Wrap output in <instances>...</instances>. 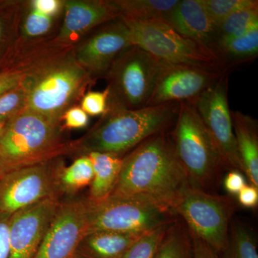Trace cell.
Segmentation results:
<instances>
[{
    "label": "cell",
    "instance_id": "6da1fadb",
    "mask_svg": "<svg viewBox=\"0 0 258 258\" xmlns=\"http://www.w3.org/2000/svg\"><path fill=\"white\" fill-rule=\"evenodd\" d=\"M187 184L171 132L166 131L144 141L123 158L111 195L131 197L171 209Z\"/></svg>",
    "mask_w": 258,
    "mask_h": 258
},
{
    "label": "cell",
    "instance_id": "7a4b0ae2",
    "mask_svg": "<svg viewBox=\"0 0 258 258\" xmlns=\"http://www.w3.org/2000/svg\"><path fill=\"white\" fill-rule=\"evenodd\" d=\"M180 103H170L135 110L107 111L83 137L72 141L73 154L109 153L122 157L152 136L175 123Z\"/></svg>",
    "mask_w": 258,
    "mask_h": 258
},
{
    "label": "cell",
    "instance_id": "3957f363",
    "mask_svg": "<svg viewBox=\"0 0 258 258\" xmlns=\"http://www.w3.org/2000/svg\"><path fill=\"white\" fill-rule=\"evenodd\" d=\"M74 48L47 59L23 76L25 109L62 122L64 112L78 106L95 80L76 60Z\"/></svg>",
    "mask_w": 258,
    "mask_h": 258
},
{
    "label": "cell",
    "instance_id": "277c9868",
    "mask_svg": "<svg viewBox=\"0 0 258 258\" xmlns=\"http://www.w3.org/2000/svg\"><path fill=\"white\" fill-rule=\"evenodd\" d=\"M62 122L23 109L0 136V176L9 171L73 154Z\"/></svg>",
    "mask_w": 258,
    "mask_h": 258
},
{
    "label": "cell",
    "instance_id": "5b68a950",
    "mask_svg": "<svg viewBox=\"0 0 258 258\" xmlns=\"http://www.w3.org/2000/svg\"><path fill=\"white\" fill-rule=\"evenodd\" d=\"M171 137L188 184L208 191L224 168L221 153L189 102L180 103Z\"/></svg>",
    "mask_w": 258,
    "mask_h": 258
},
{
    "label": "cell",
    "instance_id": "8992f818",
    "mask_svg": "<svg viewBox=\"0 0 258 258\" xmlns=\"http://www.w3.org/2000/svg\"><path fill=\"white\" fill-rule=\"evenodd\" d=\"M166 66L135 45L123 51L104 77L108 81L107 111L135 110L148 106L158 79Z\"/></svg>",
    "mask_w": 258,
    "mask_h": 258
},
{
    "label": "cell",
    "instance_id": "52a82bcc",
    "mask_svg": "<svg viewBox=\"0 0 258 258\" xmlns=\"http://www.w3.org/2000/svg\"><path fill=\"white\" fill-rule=\"evenodd\" d=\"M121 19L128 29L132 45L163 63L230 71L215 51L180 35L163 20Z\"/></svg>",
    "mask_w": 258,
    "mask_h": 258
},
{
    "label": "cell",
    "instance_id": "ba28073f",
    "mask_svg": "<svg viewBox=\"0 0 258 258\" xmlns=\"http://www.w3.org/2000/svg\"><path fill=\"white\" fill-rule=\"evenodd\" d=\"M171 210L184 220L190 234L208 244L217 254L221 253L228 240L234 211L231 200L187 184L178 194Z\"/></svg>",
    "mask_w": 258,
    "mask_h": 258
},
{
    "label": "cell",
    "instance_id": "9c48e42d",
    "mask_svg": "<svg viewBox=\"0 0 258 258\" xmlns=\"http://www.w3.org/2000/svg\"><path fill=\"white\" fill-rule=\"evenodd\" d=\"M175 217L171 208L163 205L131 197L110 195L98 203L89 201L88 232L143 233L176 221Z\"/></svg>",
    "mask_w": 258,
    "mask_h": 258
},
{
    "label": "cell",
    "instance_id": "30bf717a",
    "mask_svg": "<svg viewBox=\"0 0 258 258\" xmlns=\"http://www.w3.org/2000/svg\"><path fill=\"white\" fill-rule=\"evenodd\" d=\"M228 85L227 73L191 103L216 144L227 167L242 172L229 106Z\"/></svg>",
    "mask_w": 258,
    "mask_h": 258
},
{
    "label": "cell",
    "instance_id": "8fae6325",
    "mask_svg": "<svg viewBox=\"0 0 258 258\" xmlns=\"http://www.w3.org/2000/svg\"><path fill=\"white\" fill-rule=\"evenodd\" d=\"M57 159L15 169L0 176V212L11 215L45 199L60 198L55 185Z\"/></svg>",
    "mask_w": 258,
    "mask_h": 258
},
{
    "label": "cell",
    "instance_id": "7c38bea8",
    "mask_svg": "<svg viewBox=\"0 0 258 258\" xmlns=\"http://www.w3.org/2000/svg\"><path fill=\"white\" fill-rule=\"evenodd\" d=\"M132 45L128 28L118 18L90 32L73 52L76 60L95 80L104 78L115 59Z\"/></svg>",
    "mask_w": 258,
    "mask_h": 258
},
{
    "label": "cell",
    "instance_id": "4fadbf2b",
    "mask_svg": "<svg viewBox=\"0 0 258 258\" xmlns=\"http://www.w3.org/2000/svg\"><path fill=\"white\" fill-rule=\"evenodd\" d=\"M87 198L61 202L55 217L33 258H74L88 231Z\"/></svg>",
    "mask_w": 258,
    "mask_h": 258
},
{
    "label": "cell",
    "instance_id": "5bb4252c",
    "mask_svg": "<svg viewBox=\"0 0 258 258\" xmlns=\"http://www.w3.org/2000/svg\"><path fill=\"white\" fill-rule=\"evenodd\" d=\"M61 202L52 197L11 215L9 258H33Z\"/></svg>",
    "mask_w": 258,
    "mask_h": 258
},
{
    "label": "cell",
    "instance_id": "9a60e30c",
    "mask_svg": "<svg viewBox=\"0 0 258 258\" xmlns=\"http://www.w3.org/2000/svg\"><path fill=\"white\" fill-rule=\"evenodd\" d=\"M228 70L166 66L158 79L148 106L195 101Z\"/></svg>",
    "mask_w": 258,
    "mask_h": 258
},
{
    "label": "cell",
    "instance_id": "2e32d148",
    "mask_svg": "<svg viewBox=\"0 0 258 258\" xmlns=\"http://www.w3.org/2000/svg\"><path fill=\"white\" fill-rule=\"evenodd\" d=\"M63 19L55 40L74 47L100 25L119 18L113 0H64Z\"/></svg>",
    "mask_w": 258,
    "mask_h": 258
},
{
    "label": "cell",
    "instance_id": "e0dca14e",
    "mask_svg": "<svg viewBox=\"0 0 258 258\" xmlns=\"http://www.w3.org/2000/svg\"><path fill=\"white\" fill-rule=\"evenodd\" d=\"M164 22L180 35L213 50L216 28L201 0H179Z\"/></svg>",
    "mask_w": 258,
    "mask_h": 258
},
{
    "label": "cell",
    "instance_id": "ac0fdd59",
    "mask_svg": "<svg viewBox=\"0 0 258 258\" xmlns=\"http://www.w3.org/2000/svg\"><path fill=\"white\" fill-rule=\"evenodd\" d=\"M232 126L242 172L258 187V122L240 111H231Z\"/></svg>",
    "mask_w": 258,
    "mask_h": 258
},
{
    "label": "cell",
    "instance_id": "d6986e66",
    "mask_svg": "<svg viewBox=\"0 0 258 258\" xmlns=\"http://www.w3.org/2000/svg\"><path fill=\"white\" fill-rule=\"evenodd\" d=\"M144 233L88 232L78 245L74 258H121L131 244Z\"/></svg>",
    "mask_w": 258,
    "mask_h": 258
},
{
    "label": "cell",
    "instance_id": "ffe728a7",
    "mask_svg": "<svg viewBox=\"0 0 258 258\" xmlns=\"http://www.w3.org/2000/svg\"><path fill=\"white\" fill-rule=\"evenodd\" d=\"M87 155L93 168V178L90 185L88 200L91 203H98L113 192L119 176L123 157L101 152H91Z\"/></svg>",
    "mask_w": 258,
    "mask_h": 258
},
{
    "label": "cell",
    "instance_id": "44dd1931",
    "mask_svg": "<svg viewBox=\"0 0 258 258\" xmlns=\"http://www.w3.org/2000/svg\"><path fill=\"white\" fill-rule=\"evenodd\" d=\"M93 178L92 162L87 154L80 155L69 166L57 161L55 170V185L59 198L72 195L91 185Z\"/></svg>",
    "mask_w": 258,
    "mask_h": 258
},
{
    "label": "cell",
    "instance_id": "7402d4cb",
    "mask_svg": "<svg viewBox=\"0 0 258 258\" xmlns=\"http://www.w3.org/2000/svg\"><path fill=\"white\" fill-rule=\"evenodd\" d=\"M228 69L255 58L258 54V25L213 49Z\"/></svg>",
    "mask_w": 258,
    "mask_h": 258
},
{
    "label": "cell",
    "instance_id": "603a6c76",
    "mask_svg": "<svg viewBox=\"0 0 258 258\" xmlns=\"http://www.w3.org/2000/svg\"><path fill=\"white\" fill-rule=\"evenodd\" d=\"M119 18L137 21L164 20L179 0H113Z\"/></svg>",
    "mask_w": 258,
    "mask_h": 258
},
{
    "label": "cell",
    "instance_id": "cb8c5ba5",
    "mask_svg": "<svg viewBox=\"0 0 258 258\" xmlns=\"http://www.w3.org/2000/svg\"><path fill=\"white\" fill-rule=\"evenodd\" d=\"M25 1L0 0V64L16 41Z\"/></svg>",
    "mask_w": 258,
    "mask_h": 258
},
{
    "label": "cell",
    "instance_id": "d4e9b609",
    "mask_svg": "<svg viewBox=\"0 0 258 258\" xmlns=\"http://www.w3.org/2000/svg\"><path fill=\"white\" fill-rule=\"evenodd\" d=\"M220 254V258H258L253 232L243 222H231L228 240Z\"/></svg>",
    "mask_w": 258,
    "mask_h": 258
},
{
    "label": "cell",
    "instance_id": "484cf974",
    "mask_svg": "<svg viewBox=\"0 0 258 258\" xmlns=\"http://www.w3.org/2000/svg\"><path fill=\"white\" fill-rule=\"evenodd\" d=\"M258 25V5L244 8L227 17L217 25L215 45L242 35Z\"/></svg>",
    "mask_w": 258,
    "mask_h": 258
},
{
    "label": "cell",
    "instance_id": "4316f807",
    "mask_svg": "<svg viewBox=\"0 0 258 258\" xmlns=\"http://www.w3.org/2000/svg\"><path fill=\"white\" fill-rule=\"evenodd\" d=\"M58 19L42 14L32 8L28 1H25L18 37L35 40L50 36L53 34L55 21Z\"/></svg>",
    "mask_w": 258,
    "mask_h": 258
},
{
    "label": "cell",
    "instance_id": "83f0119b",
    "mask_svg": "<svg viewBox=\"0 0 258 258\" xmlns=\"http://www.w3.org/2000/svg\"><path fill=\"white\" fill-rule=\"evenodd\" d=\"M176 222L168 231L155 258H191L189 232Z\"/></svg>",
    "mask_w": 258,
    "mask_h": 258
},
{
    "label": "cell",
    "instance_id": "f1b7e54d",
    "mask_svg": "<svg viewBox=\"0 0 258 258\" xmlns=\"http://www.w3.org/2000/svg\"><path fill=\"white\" fill-rule=\"evenodd\" d=\"M176 221L144 232L131 244L121 258H155L168 231Z\"/></svg>",
    "mask_w": 258,
    "mask_h": 258
},
{
    "label": "cell",
    "instance_id": "f546056e",
    "mask_svg": "<svg viewBox=\"0 0 258 258\" xmlns=\"http://www.w3.org/2000/svg\"><path fill=\"white\" fill-rule=\"evenodd\" d=\"M212 23L217 28L225 19L244 8L257 6V0H201Z\"/></svg>",
    "mask_w": 258,
    "mask_h": 258
},
{
    "label": "cell",
    "instance_id": "4dcf8cb0",
    "mask_svg": "<svg viewBox=\"0 0 258 258\" xmlns=\"http://www.w3.org/2000/svg\"><path fill=\"white\" fill-rule=\"evenodd\" d=\"M26 106V93L21 85L0 95V119L10 120Z\"/></svg>",
    "mask_w": 258,
    "mask_h": 258
},
{
    "label": "cell",
    "instance_id": "1f68e13d",
    "mask_svg": "<svg viewBox=\"0 0 258 258\" xmlns=\"http://www.w3.org/2000/svg\"><path fill=\"white\" fill-rule=\"evenodd\" d=\"M108 107V92L103 91H88L81 101V108L91 116L103 115Z\"/></svg>",
    "mask_w": 258,
    "mask_h": 258
},
{
    "label": "cell",
    "instance_id": "d6a6232c",
    "mask_svg": "<svg viewBox=\"0 0 258 258\" xmlns=\"http://www.w3.org/2000/svg\"><path fill=\"white\" fill-rule=\"evenodd\" d=\"M63 122L62 128L66 129H81L86 128L90 121V116L81 107H71L64 112L61 118Z\"/></svg>",
    "mask_w": 258,
    "mask_h": 258
},
{
    "label": "cell",
    "instance_id": "836d02e7",
    "mask_svg": "<svg viewBox=\"0 0 258 258\" xmlns=\"http://www.w3.org/2000/svg\"><path fill=\"white\" fill-rule=\"evenodd\" d=\"M29 5L42 14L54 18H59L63 13L64 0H32Z\"/></svg>",
    "mask_w": 258,
    "mask_h": 258
},
{
    "label": "cell",
    "instance_id": "e575fe53",
    "mask_svg": "<svg viewBox=\"0 0 258 258\" xmlns=\"http://www.w3.org/2000/svg\"><path fill=\"white\" fill-rule=\"evenodd\" d=\"M11 215L0 212V258L10 257L9 225Z\"/></svg>",
    "mask_w": 258,
    "mask_h": 258
},
{
    "label": "cell",
    "instance_id": "d590c367",
    "mask_svg": "<svg viewBox=\"0 0 258 258\" xmlns=\"http://www.w3.org/2000/svg\"><path fill=\"white\" fill-rule=\"evenodd\" d=\"M247 185L245 177L240 171L232 170L226 175L224 186L227 192L237 195Z\"/></svg>",
    "mask_w": 258,
    "mask_h": 258
},
{
    "label": "cell",
    "instance_id": "8d00e7d4",
    "mask_svg": "<svg viewBox=\"0 0 258 258\" xmlns=\"http://www.w3.org/2000/svg\"><path fill=\"white\" fill-rule=\"evenodd\" d=\"M190 234V232H189ZM191 258H219L218 254L212 249L208 244L191 235Z\"/></svg>",
    "mask_w": 258,
    "mask_h": 258
},
{
    "label": "cell",
    "instance_id": "74e56055",
    "mask_svg": "<svg viewBox=\"0 0 258 258\" xmlns=\"http://www.w3.org/2000/svg\"><path fill=\"white\" fill-rule=\"evenodd\" d=\"M237 197L239 203L244 208H255L258 204V187L252 184H247L239 192Z\"/></svg>",
    "mask_w": 258,
    "mask_h": 258
},
{
    "label": "cell",
    "instance_id": "f35d334b",
    "mask_svg": "<svg viewBox=\"0 0 258 258\" xmlns=\"http://www.w3.org/2000/svg\"><path fill=\"white\" fill-rule=\"evenodd\" d=\"M23 79L20 74L0 72V95L18 86Z\"/></svg>",
    "mask_w": 258,
    "mask_h": 258
},
{
    "label": "cell",
    "instance_id": "ab89813d",
    "mask_svg": "<svg viewBox=\"0 0 258 258\" xmlns=\"http://www.w3.org/2000/svg\"><path fill=\"white\" fill-rule=\"evenodd\" d=\"M8 120H9L0 119V136L3 134V131H4Z\"/></svg>",
    "mask_w": 258,
    "mask_h": 258
}]
</instances>
